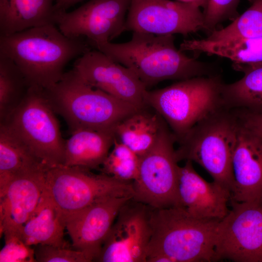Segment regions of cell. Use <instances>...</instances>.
<instances>
[{"label":"cell","mask_w":262,"mask_h":262,"mask_svg":"<svg viewBox=\"0 0 262 262\" xmlns=\"http://www.w3.org/2000/svg\"><path fill=\"white\" fill-rule=\"evenodd\" d=\"M92 48L132 70L147 89L164 81H179L217 74L212 64L191 57L178 49L171 34L134 31L128 42H106Z\"/></svg>","instance_id":"6da1fadb"},{"label":"cell","mask_w":262,"mask_h":262,"mask_svg":"<svg viewBox=\"0 0 262 262\" xmlns=\"http://www.w3.org/2000/svg\"><path fill=\"white\" fill-rule=\"evenodd\" d=\"M92 49L84 37H69L55 24L0 36V53L18 66L30 86L47 89L59 81L68 63Z\"/></svg>","instance_id":"7a4b0ae2"},{"label":"cell","mask_w":262,"mask_h":262,"mask_svg":"<svg viewBox=\"0 0 262 262\" xmlns=\"http://www.w3.org/2000/svg\"><path fill=\"white\" fill-rule=\"evenodd\" d=\"M220 221L197 218L180 206L150 207L146 262H214Z\"/></svg>","instance_id":"3957f363"},{"label":"cell","mask_w":262,"mask_h":262,"mask_svg":"<svg viewBox=\"0 0 262 262\" xmlns=\"http://www.w3.org/2000/svg\"><path fill=\"white\" fill-rule=\"evenodd\" d=\"M44 93L51 108L64 118L71 132L81 128L115 131L118 123L138 110L91 86L73 68L44 89Z\"/></svg>","instance_id":"277c9868"},{"label":"cell","mask_w":262,"mask_h":262,"mask_svg":"<svg viewBox=\"0 0 262 262\" xmlns=\"http://www.w3.org/2000/svg\"><path fill=\"white\" fill-rule=\"evenodd\" d=\"M224 83L218 74L179 81L147 90L145 102L162 116L178 142L197 123L224 107Z\"/></svg>","instance_id":"5b68a950"},{"label":"cell","mask_w":262,"mask_h":262,"mask_svg":"<svg viewBox=\"0 0 262 262\" xmlns=\"http://www.w3.org/2000/svg\"><path fill=\"white\" fill-rule=\"evenodd\" d=\"M238 125L233 109L224 107L209 115L178 142V162L189 160L199 164L214 182L231 193L233 184L231 160Z\"/></svg>","instance_id":"8992f818"},{"label":"cell","mask_w":262,"mask_h":262,"mask_svg":"<svg viewBox=\"0 0 262 262\" xmlns=\"http://www.w3.org/2000/svg\"><path fill=\"white\" fill-rule=\"evenodd\" d=\"M43 193L64 221L69 215L99 201L134 196L132 182L120 181L102 173L95 174L84 167L64 165L46 171Z\"/></svg>","instance_id":"52a82bcc"},{"label":"cell","mask_w":262,"mask_h":262,"mask_svg":"<svg viewBox=\"0 0 262 262\" xmlns=\"http://www.w3.org/2000/svg\"><path fill=\"white\" fill-rule=\"evenodd\" d=\"M48 169L64 165L65 142L44 93L30 86L19 105L4 121Z\"/></svg>","instance_id":"ba28073f"},{"label":"cell","mask_w":262,"mask_h":262,"mask_svg":"<svg viewBox=\"0 0 262 262\" xmlns=\"http://www.w3.org/2000/svg\"><path fill=\"white\" fill-rule=\"evenodd\" d=\"M175 138L166 123L152 147L139 156L137 179L132 182L135 200L156 209L179 206L180 166L174 147Z\"/></svg>","instance_id":"9c48e42d"},{"label":"cell","mask_w":262,"mask_h":262,"mask_svg":"<svg viewBox=\"0 0 262 262\" xmlns=\"http://www.w3.org/2000/svg\"><path fill=\"white\" fill-rule=\"evenodd\" d=\"M230 203L217 226L214 262H262V200Z\"/></svg>","instance_id":"30bf717a"},{"label":"cell","mask_w":262,"mask_h":262,"mask_svg":"<svg viewBox=\"0 0 262 262\" xmlns=\"http://www.w3.org/2000/svg\"><path fill=\"white\" fill-rule=\"evenodd\" d=\"M131 1L89 0L72 11H56L55 25L68 37L86 38L91 47L111 42L126 31Z\"/></svg>","instance_id":"8fae6325"},{"label":"cell","mask_w":262,"mask_h":262,"mask_svg":"<svg viewBox=\"0 0 262 262\" xmlns=\"http://www.w3.org/2000/svg\"><path fill=\"white\" fill-rule=\"evenodd\" d=\"M203 12L196 3L171 0H131L125 31L187 35L203 29Z\"/></svg>","instance_id":"7c38bea8"},{"label":"cell","mask_w":262,"mask_h":262,"mask_svg":"<svg viewBox=\"0 0 262 262\" xmlns=\"http://www.w3.org/2000/svg\"><path fill=\"white\" fill-rule=\"evenodd\" d=\"M150 207L132 198L120 209L95 260L99 262H146L151 230Z\"/></svg>","instance_id":"4fadbf2b"},{"label":"cell","mask_w":262,"mask_h":262,"mask_svg":"<svg viewBox=\"0 0 262 262\" xmlns=\"http://www.w3.org/2000/svg\"><path fill=\"white\" fill-rule=\"evenodd\" d=\"M73 68L91 86L138 109L148 107L147 89L130 69L91 49L75 60Z\"/></svg>","instance_id":"5bb4252c"},{"label":"cell","mask_w":262,"mask_h":262,"mask_svg":"<svg viewBox=\"0 0 262 262\" xmlns=\"http://www.w3.org/2000/svg\"><path fill=\"white\" fill-rule=\"evenodd\" d=\"M131 198H108L66 217V229L73 249L84 253L90 262H95L120 209Z\"/></svg>","instance_id":"9a60e30c"},{"label":"cell","mask_w":262,"mask_h":262,"mask_svg":"<svg viewBox=\"0 0 262 262\" xmlns=\"http://www.w3.org/2000/svg\"><path fill=\"white\" fill-rule=\"evenodd\" d=\"M238 119L231 160L233 184L230 201L262 200V138Z\"/></svg>","instance_id":"2e32d148"},{"label":"cell","mask_w":262,"mask_h":262,"mask_svg":"<svg viewBox=\"0 0 262 262\" xmlns=\"http://www.w3.org/2000/svg\"><path fill=\"white\" fill-rule=\"evenodd\" d=\"M178 193L179 206L197 218L221 220L229 212L230 192L214 181L205 180L191 161L180 166Z\"/></svg>","instance_id":"e0dca14e"},{"label":"cell","mask_w":262,"mask_h":262,"mask_svg":"<svg viewBox=\"0 0 262 262\" xmlns=\"http://www.w3.org/2000/svg\"><path fill=\"white\" fill-rule=\"evenodd\" d=\"M46 171L31 172L12 180L0 192V235L18 233L42 196Z\"/></svg>","instance_id":"ac0fdd59"},{"label":"cell","mask_w":262,"mask_h":262,"mask_svg":"<svg viewBox=\"0 0 262 262\" xmlns=\"http://www.w3.org/2000/svg\"><path fill=\"white\" fill-rule=\"evenodd\" d=\"M65 142L64 165L99 168L113 147L115 131L81 128Z\"/></svg>","instance_id":"d6986e66"},{"label":"cell","mask_w":262,"mask_h":262,"mask_svg":"<svg viewBox=\"0 0 262 262\" xmlns=\"http://www.w3.org/2000/svg\"><path fill=\"white\" fill-rule=\"evenodd\" d=\"M56 0H0V36L55 25Z\"/></svg>","instance_id":"ffe728a7"},{"label":"cell","mask_w":262,"mask_h":262,"mask_svg":"<svg viewBox=\"0 0 262 262\" xmlns=\"http://www.w3.org/2000/svg\"><path fill=\"white\" fill-rule=\"evenodd\" d=\"M66 225L56 208L43 192L35 211L17 236L29 246L48 245L68 247L64 238Z\"/></svg>","instance_id":"44dd1931"},{"label":"cell","mask_w":262,"mask_h":262,"mask_svg":"<svg viewBox=\"0 0 262 262\" xmlns=\"http://www.w3.org/2000/svg\"><path fill=\"white\" fill-rule=\"evenodd\" d=\"M48 169L5 123L0 127V192L15 177Z\"/></svg>","instance_id":"7402d4cb"},{"label":"cell","mask_w":262,"mask_h":262,"mask_svg":"<svg viewBox=\"0 0 262 262\" xmlns=\"http://www.w3.org/2000/svg\"><path fill=\"white\" fill-rule=\"evenodd\" d=\"M148 107L140 109L117 124L116 138L138 156L147 151L155 143L165 123L162 116Z\"/></svg>","instance_id":"603a6c76"},{"label":"cell","mask_w":262,"mask_h":262,"mask_svg":"<svg viewBox=\"0 0 262 262\" xmlns=\"http://www.w3.org/2000/svg\"><path fill=\"white\" fill-rule=\"evenodd\" d=\"M243 77L233 83H224L222 97L224 107L262 113V63L233 64Z\"/></svg>","instance_id":"cb8c5ba5"},{"label":"cell","mask_w":262,"mask_h":262,"mask_svg":"<svg viewBox=\"0 0 262 262\" xmlns=\"http://www.w3.org/2000/svg\"><path fill=\"white\" fill-rule=\"evenodd\" d=\"M182 51L203 52L227 58L233 64L262 63V37L244 38L224 41L201 39L184 40Z\"/></svg>","instance_id":"d4e9b609"},{"label":"cell","mask_w":262,"mask_h":262,"mask_svg":"<svg viewBox=\"0 0 262 262\" xmlns=\"http://www.w3.org/2000/svg\"><path fill=\"white\" fill-rule=\"evenodd\" d=\"M30 87L16 64L0 53V122L5 121L19 105Z\"/></svg>","instance_id":"484cf974"},{"label":"cell","mask_w":262,"mask_h":262,"mask_svg":"<svg viewBox=\"0 0 262 262\" xmlns=\"http://www.w3.org/2000/svg\"><path fill=\"white\" fill-rule=\"evenodd\" d=\"M249 7L231 23L214 30L206 38L211 41L262 37V0H248Z\"/></svg>","instance_id":"4316f807"},{"label":"cell","mask_w":262,"mask_h":262,"mask_svg":"<svg viewBox=\"0 0 262 262\" xmlns=\"http://www.w3.org/2000/svg\"><path fill=\"white\" fill-rule=\"evenodd\" d=\"M139 156L116 137L113 148L99 168L101 173L125 182H133L137 178Z\"/></svg>","instance_id":"83f0119b"},{"label":"cell","mask_w":262,"mask_h":262,"mask_svg":"<svg viewBox=\"0 0 262 262\" xmlns=\"http://www.w3.org/2000/svg\"><path fill=\"white\" fill-rule=\"evenodd\" d=\"M240 0H207L203 12V29L212 32L221 22L234 20L239 15L237 7Z\"/></svg>","instance_id":"f1b7e54d"},{"label":"cell","mask_w":262,"mask_h":262,"mask_svg":"<svg viewBox=\"0 0 262 262\" xmlns=\"http://www.w3.org/2000/svg\"><path fill=\"white\" fill-rule=\"evenodd\" d=\"M38 262H89L86 255L80 251L48 245H37L34 248Z\"/></svg>","instance_id":"f546056e"},{"label":"cell","mask_w":262,"mask_h":262,"mask_svg":"<svg viewBox=\"0 0 262 262\" xmlns=\"http://www.w3.org/2000/svg\"><path fill=\"white\" fill-rule=\"evenodd\" d=\"M5 245L0 252V262H36L34 248L16 235L4 234Z\"/></svg>","instance_id":"4dcf8cb0"},{"label":"cell","mask_w":262,"mask_h":262,"mask_svg":"<svg viewBox=\"0 0 262 262\" xmlns=\"http://www.w3.org/2000/svg\"><path fill=\"white\" fill-rule=\"evenodd\" d=\"M240 120L262 138V113L233 109Z\"/></svg>","instance_id":"1f68e13d"},{"label":"cell","mask_w":262,"mask_h":262,"mask_svg":"<svg viewBox=\"0 0 262 262\" xmlns=\"http://www.w3.org/2000/svg\"><path fill=\"white\" fill-rule=\"evenodd\" d=\"M83 0H57L55 3L56 11H67L73 5Z\"/></svg>","instance_id":"d6a6232c"},{"label":"cell","mask_w":262,"mask_h":262,"mask_svg":"<svg viewBox=\"0 0 262 262\" xmlns=\"http://www.w3.org/2000/svg\"><path fill=\"white\" fill-rule=\"evenodd\" d=\"M57 0H56V2L57 1ZM56 3V2H55Z\"/></svg>","instance_id":"836d02e7"}]
</instances>
